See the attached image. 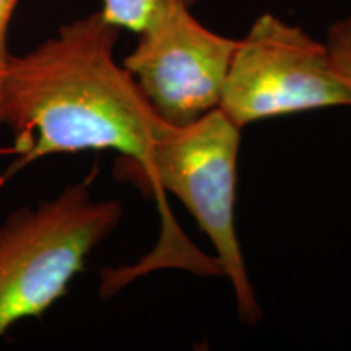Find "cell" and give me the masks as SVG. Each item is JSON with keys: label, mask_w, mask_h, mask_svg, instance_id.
Returning a JSON list of instances; mask_svg holds the SVG:
<instances>
[{"label": "cell", "mask_w": 351, "mask_h": 351, "mask_svg": "<svg viewBox=\"0 0 351 351\" xmlns=\"http://www.w3.org/2000/svg\"><path fill=\"white\" fill-rule=\"evenodd\" d=\"M119 28L99 12L64 25L23 56H10L2 90V125L15 135L19 160L0 186L44 156L114 150L119 179L150 168L173 125L161 119L124 65L114 59Z\"/></svg>", "instance_id": "6da1fadb"}, {"label": "cell", "mask_w": 351, "mask_h": 351, "mask_svg": "<svg viewBox=\"0 0 351 351\" xmlns=\"http://www.w3.org/2000/svg\"><path fill=\"white\" fill-rule=\"evenodd\" d=\"M88 182L65 187L0 225V337L59 301L86 257L124 217L121 200H95Z\"/></svg>", "instance_id": "7a4b0ae2"}, {"label": "cell", "mask_w": 351, "mask_h": 351, "mask_svg": "<svg viewBox=\"0 0 351 351\" xmlns=\"http://www.w3.org/2000/svg\"><path fill=\"white\" fill-rule=\"evenodd\" d=\"M241 129L221 109L184 127H171L156 145L150 168L135 179L163 199L168 191L182 202L212 241L223 276L234 291L238 314L254 326L262 317L245 269L234 223Z\"/></svg>", "instance_id": "3957f363"}, {"label": "cell", "mask_w": 351, "mask_h": 351, "mask_svg": "<svg viewBox=\"0 0 351 351\" xmlns=\"http://www.w3.org/2000/svg\"><path fill=\"white\" fill-rule=\"evenodd\" d=\"M351 108L326 43L263 13L238 41L218 109L239 129L270 117Z\"/></svg>", "instance_id": "277c9868"}, {"label": "cell", "mask_w": 351, "mask_h": 351, "mask_svg": "<svg viewBox=\"0 0 351 351\" xmlns=\"http://www.w3.org/2000/svg\"><path fill=\"white\" fill-rule=\"evenodd\" d=\"M238 41L202 25L186 3H171L138 33L122 65L158 116L184 127L219 106Z\"/></svg>", "instance_id": "5b68a950"}, {"label": "cell", "mask_w": 351, "mask_h": 351, "mask_svg": "<svg viewBox=\"0 0 351 351\" xmlns=\"http://www.w3.org/2000/svg\"><path fill=\"white\" fill-rule=\"evenodd\" d=\"M195 0H103L99 13L109 25L119 29L140 33L158 12L171 3L192 7Z\"/></svg>", "instance_id": "8992f818"}, {"label": "cell", "mask_w": 351, "mask_h": 351, "mask_svg": "<svg viewBox=\"0 0 351 351\" xmlns=\"http://www.w3.org/2000/svg\"><path fill=\"white\" fill-rule=\"evenodd\" d=\"M326 47L337 75L351 93V15L332 23L327 33Z\"/></svg>", "instance_id": "52a82bcc"}, {"label": "cell", "mask_w": 351, "mask_h": 351, "mask_svg": "<svg viewBox=\"0 0 351 351\" xmlns=\"http://www.w3.org/2000/svg\"><path fill=\"white\" fill-rule=\"evenodd\" d=\"M20 0H0V125H2V90L3 77H5L10 52L7 49V33L13 12L19 7Z\"/></svg>", "instance_id": "ba28073f"}]
</instances>
